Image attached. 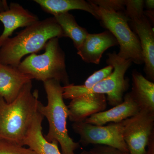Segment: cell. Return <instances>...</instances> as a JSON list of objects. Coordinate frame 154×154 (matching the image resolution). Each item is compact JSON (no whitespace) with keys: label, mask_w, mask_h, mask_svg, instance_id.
I'll return each mask as SVG.
<instances>
[{"label":"cell","mask_w":154,"mask_h":154,"mask_svg":"<svg viewBox=\"0 0 154 154\" xmlns=\"http://www.w3.org/2000/svg\"><path fill=\"white\" fill-rule=\"evenodd\" d=\"M88 1L106 11L123 13L125 12V0H91Z\"/></svg>","instance_id":"cell-22"},{"label":"cell","mask_w":154,"mask_h":154,"mask_svg":"<svg viewBox=\"0 0 154 154\" xmlns=\"http://www.w3.org/2000/svg\"><path fill=\"white\" fill-rule=\"evenodd\" d=\"M140 110L129 92L125 95L123 101L119 105L92 115L85 122L96 125H104L108 122L118 123L136 115Z\"/></svg>","instance_id":"cell-14"},{"label":"cell","mask_w":154,"mask_h":154,"mask_svg":"<svg viewBox=\"0 0 154 154\" xmlns=\"http://www.w3.org/2000/svg\"><path fill=\"white\" fill-rule=\"evenodd\" d=\"M131 94L141 110L154 113V83L134 70Z\"/></svg>","instance_id":"cell-16"},{"label":"cell","mask_w":154,"mask_h":154,"mask_svg":"<svg viewBox=\"0 0 154 154\" xmlns=\"http://www.w3.org/2000/svg\"><path fill=\"white\" fill-rule=\"evenodd\" d=\"M146 154H154V132L152 134L149 138Z\"/></svg>","instance_id":"cell-24"},{"label":"cell","mask_w":154,"mask_h":154,"mask_svg":"<svg viewBox=\"0 0 154 154\" xmlns=\"http://www.w3.org/2000/svg\"><path fill=\"white\" fill-rule=\"evenodd\" d=\"M139 39L142 53L144 71L150 81L154 80V32L149 20L144 15L141 18L130 21Z\"/></svg>","instance_id":"cell-9"},{"label":"cell","mask_w":154,"mask_h":154,"mask_svg":"<svg viewBox=\"0 0 154 154\" xmlns=\"http://www.w3.org/2000/svg\"><path fill=\"white\" fill-rule=\"evenodd\" d=\"M38 91L32 92V81L26 84L13 102L0 96V139L23 146V142L38 112Z\"/></svg>","instance_id":"cell-1"},{"label":"cell","mask_w":154,"mask_h":154,"mask_svg":"<svg viewBox=\"0 0 154 154\" xmlns=\"http://www.w3.org/2000/svg\"><path fill=\"white\" fill-rule=\"evenodd\" d=\"M89 2L94 7L102 25L117 40L119 45L118 56L123 59L130 60L136 64L144 63L139 39L128 25L130 20L125 13L106 11Z\"/></svg>","instance_id":"cell-6"},{"label":"cell","mask_w":154,"mask_h":154,"mask_svg":"<svg viewBox=\"0 0 154 154\" xmlns=\"http://www.w3.org/2000/svg\"><path fill=\"white\" fill-rule=\"evenodd\" d=\"M154 127V113L147 110H141L123 121V138L129 154H146Z\"/></svg>","instance_id":"cell-8"},{"label":"cell","mask_w":154,"mask_h":154,"mask_svg":"<svg viewBox=\"0 0 154 154\" xmlns=\"http://www.w3.org/2000/svg\"><path fill=\"white\" fill-rule=\"evenodd\" d=\"M63 37V31L54 17L38 20L8 38L0 48V63L17 67L25 55L44 49L51 38Z\"/></svg>","instance_id":"cell-2"},{"label":"cell","mask_w":154,"mask_h":154,"mask_svg":"<svg viewBox=\"0 0 154 154\" xmlns=\"http://www.w3.org/2000/svg\"><path fill=\"white\" fill-rule=\"evenodd\" d=\"M34 2L46 13L52 15L69 12L71 10L86 11L99 19L94 7L84 0H34Z\"/></svg>","instance_id":"cell-17"},{"label":"cell","mask_w":154,"mask_h":154,"mask_svg":"<svg viewBox=\"0 0 154 154\" xmlns=\"http://www.w3.org/2000/svg\"><path fill=\"white\" fill-rule=\"evenodd\" d=\"M32 80L18 68L0 63V96L8 103L13 102Z\"/></svg>","instance_id":"cell-13"},{"label":"cell","mask_w":154,"mask_h":154,"mask_svg":"<svg viewBox=\"0 0 154 154\" xmlns=\"http://www.w3.org/2000/svg\"><path fill=\"white\" fill-rule=\"evenodd\" d=\"M0 154H37L29 148L7 140L0 139Z\"/></svg>","instance_id":"cell-20"},{"label":"cell","mask_w":154,"mask_h":154,"mask_svg":"<svg viewBox=\"0 0 154 154\" xmlns=\"http://www.w3.org/2000/svg\"><path fill=\"white\" fill-rule=\"evenodd\" d=\"M118 45L115 37L108 30L99 33H88L83 44L77 49V54L87 63L99 64L105 51Z\"/></svg>","instance_id":"cell-11"},{"label":"cell","mask_w":154,"mask_h":154,"mask_svg":"<svg viewBox=\"0 0 154 154\" xmlns=\"http://www.w3.org/2000/svg\"><path fill=\"white\" fill-rule=\"evenodd\" d=\"M144 2L143 0H125V14L130 21L137 20L143 16Z\"/></svg>","instance_id":"cell-21"},{"label":"cell","mask_w":154,"mask_h":154,"mask_svg":"<svg viewBox=\"0 0 154 154\" xmlns=\"http://www.w3.org/2000/svg\"><path fill=\"white\" fill-rule=\"evenodd\" d=\"M42 54H32L19 64L18 69L32 79L44 82L55 80L63 86L69 85L66 65L65 54L62 49L59 38H53L48 42Z\"/></svg>","instance_id":"cell-4"},{"label":"cell","mask_w":154,"mask_h":154,"mask_svg":"<svg viewBox=\"0 0 154 154\" xmlns=\"http://www.w3.org/2000/svg\"><path fill=\"white\" fill-rule=\"evenodd\" d=\"M44 118L38 111L24 141L23 146H28L37 154H62L57 143L49 142L43 135L42 123Z\"/></svg>","instance_id":"cell-15"},{"label":"cell","mask_w":154,"mask_h":154,"mask_svg":"<svg viewBox=\"0 0 154 154\" xmlns=\"http://www.w3.org/2000/svg\"><path fill=\"white\" fill-rule=\"evenodd\" d=\"M81 154H129L112 147L105 145H98L89 150H84Z\"/></svg>","instance_id":"cell-23"},{"label":"cell","mask_w":154,"mask_h":154,"mask_svg":"<svg viewBox=\"0 0 154 154\" xmlns=\"http://www.w3.org/2000/svg\"><path fill=\"white\" fill-rule=\"evenodd\" d=\"M113 68L110 65L94 72L90 76L82 85H78V87L83 90H88L94 87L99 82L109 76L113 71Z\"/></svg>","instance_id":"cell-19"},{"label":"cell","mask_w":154,"mask_h":154,"mask_svg":"<svg viewBox=\"0 0 154 154\" xmlns=\"http://www.w3.org/2000/svg\"><path fill=\"white\" fill-rule=\"evenodd\" d=\"M39 20L38 17L17 3H11L9 9L0 13L4 31L0 35V48L11 38L15 30L28 27Z\"/></svg>","instance_id":"cell-10"},{"label":"cell","mask_w":154,"mask_h":154,"mask_svg":"<svg viewBox=\"0 0 154 154\" xmlns=\"http://www.w3.org/2000/svg\"><path fill=\"white\" fill-rule=\"evenodd\" d=\"M9 9V5L6 0H0V13Z\"/></svg>","instance_id":"cell-26"},{"label":"cell","mask_w":154,"mask_h":154,"mask_svg":"<svg viewBox=\"0 0 154 154\" xmlns=\"http://www.w3.org/2000/svg\"><path fill=\"white\" fill-rule=\"evenodd\" d=\"M72 128L79 136L80 143L83 145L109 146L128 152L123 137V121L107 125H94L85 121L75 122Z\"/></svg>","instance_id":"cell-7"},{"label":"cell","mask_w":154,"mask_h":154,"mask_svg":"<svg viewBox=\"0 0 154 154\" xmlns=\"http://www.w3.org/2000/svg\"><path fill=\"white\" fill-rule=\"evenodd\" d=\"M47 95V104L44 105L39 101L38 110L48 122L49 128L45 137L49 142H56L60 146L62 154H75L80 147L69 136L67 128L69 117L67 106L64 101L63 86L55 80L43 82Z\"/></svg>","instance_id":"cell-3"},{"label":"cell","mask_w":154,"mask_h":154,"mask_svg":"<svg viewBox=\"0 0 154 154\" xmlns=\"http://www.w3.org/2000/svg\"><path fill=\"white\" fill-rule=\"evenodd\" d=\"M107 56V65H110L113 68L112 73L88 90H83L78 85L74 84L63 86L64 99L72 100L88 94H102L107 95V101L111 106H115L121 103L125 93L129 87L125 74L132 62L130 60L119 57L116 51L109 53Z\"/></svg>","instance_id":"cell-5"},{"label":"cell","mask_w":154,"mask_h":154,"mask_svg":"<svg viewBox=\"0 0 154 154\" xmlns=\"http://www.w3.org/2000/svg\"><path fill=\"white\" fill-rule=\"evenodd\" d=\"M63 31L64 37L72 39L77 50L81 47L88 35L85 28L78 25L75 17L69 12L53 16Z\"/></svg>","instance_id":"cell-18"},{"label":"cell","mask_w":154,"mask_h":154,"mask_svg":"<svg viewBox=\"0 0 154 154\" xmlns=\"http://www.w3.org/2000/svg\"><path fill=\"white\" fill-rule=\"evenodd\" d=\"M144 5L145 6L147 11H154V0H146L144 2Z\"/></svg>","instance_id":"cell-25"},{"label":"cell","mask_w":154,"mask_h":154,"mask_svg":"<svg viewBox=\"0 0 154 154\" xmlns=\"http://www.w3.org/2000/svg\"><path fill=\"white\" fill-rule=\"evenodd\" d=\"M107 105L106 95L88 94L72 99L68 105V118L75 122L85 121L96 113L105 111Z\"/></svg>","instance_id":"cell-12"}]
</instances>
